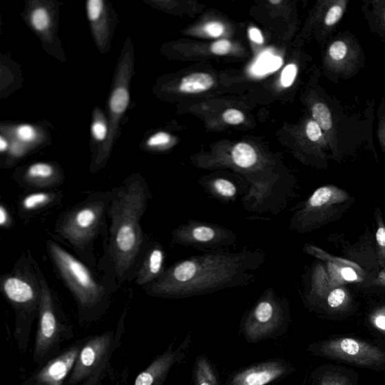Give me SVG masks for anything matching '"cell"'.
Returning a JSON list of instances; mask_svg holds the SVG:
<instances>
[{
  "mask_svg": "<svg viewBox=\"0 0 385 385\" xmlns=\"http://www.w3.org/2000/svg\"><path fill=\"white\" fill-rule=\"evenodd\" d=\"M146 187L134 181L122 187L110 206L112 253L119 278L130 269L139 253L144 236L140 221L148 201Z\"/></svg>",
  "mask_w": 385,
  "mask_h": 385,
  "instance_id": "7a4b0ae2",
  "label": "cell"
},
{
  "mask_svg": "<svg viewBox=\"0 0 385 385\" xmlns=\"http://www.w3.org/2000/svg\"><path fill=\"white\" fill-rule=\"evenodd\" d=\"M49 253L67 286L83 308L96 307L103 299L104 290L77 258L53 241L48 242Z\"/></svg>",
  "mask_w": 385,
  "mask_h": 385,
  "instance_id": "52a82bcc",
  "label": "cell"
},
{
  "mask_svg": "<svg viewBox=\"0 0 385 385\" xmlns=\"http://www.w3.org/2000/svg\"><path fill=\"white\" fill-rule=\"evenodd\" d=\"M331 290L328 272L322 264H317L313 271L310 290L306 295V302L315 306L324 301Z\"/></svg>",
  "mask_w": 385,
  "mask_h": 385,
  "instance_id": "9a60e30c",
  "label": "cell"
},
{
  "mask_svg": "<svg viewBox=\"0 0 385 385\" xmlns=\"http://www.w3.org/2000/svg\"><path fill=\"white\" fill-rule=\"evenodd\" d=\"M170 141L169 134L166 132H158L148 141V145L150 147L161 146L168 144Z\"/></svg>",
  "mask_w": 385,
  "mask_h": 385,
  "instance_id": "8d00e7d4",
  "label": "cell"
},
{
  "mask_svg": "<svg viewBox=\"0 0 385 385\" xmlns=\"http://www.w3.org/2000/svg\"><path fill=\"white\" fill-rule=\"evenodd\" d=\"M103 10V3L101 0H89L88 3V14L89 19L97 21Z\"/></svg>",
  "mask_w": 385,
  "mask_h": 385,
  "instance_id": "d6a6232c",
  "label": "cell"
},
{
  "mask_svg": "<svg viewBox=\"0 0 385 385\" xmlns=\"http://www.w3.org/2000/svg\"><path fill=\"white\" fill-rule=\"evenodd\" d=\"M92 132L97 139L102 141L106 137L107 128L102 122H95L92 126Z\"/></svg>",
  "mask_w": 385,
  "mask_h": 385,
  "instance_id": "60d3db41",
  "label": "cell"
},
{
  "mask_svg": "<svg viewBox=\"0 0 385 385\" xmlns=\"http://www.w3.org/2000/svg\"><path fill=\"white\" fill-rule=\"evenodd\" d=\"M53 195L45 192H34L25 197L21 203V207L25 211H33L43 207L52 200Z\"/></svg>",
  "mask_w": 385,
  "mask_h": 385,
  "instance_id": "4316f807",
  "label": "cell"
},
{
  "mask_svg": "<svg viewBox=\"0 0 385 385\" xmlns=\"http://www.w3.org/2000/svg\"><path fill=\"white\" fill-rule=\"evenodd\" d=\"M382 17H383V21H384V23H385V10H384V12H383Z\"/></svg>",
  "mask_w": 385,
  "mask_h": 385,
  "instance_id": "c3c4849f",
  "label": "cell"
},
{
  "mask_svg": "<svg viewBox=\"0 0 385 385\" xmlns=\"http://www.w3.org/2000/svg\"><path fill=\"white\" fill-rule=\"evenodd\" d=\"M371 322L376 329L385 333V306L376 309L371 316Z\"/></svg>",
  "mask_w": 385,
  "mask_h": 385,
  "instance_id": "836d02e7",
  "label": "cell"
},
{
  "mask_svg": "<svg viewBox=\"0 0 385 385\" xmlns=\"http://www.w3.org/2000/svg\"><path fill=\"white\" fill-rule=\"evenodd\" d=\"M191 346L190 333L177 348H175V342H171L164 353L156 357L146 369L137 375L132 385H164L172 368L185 362Z\"/></svg>",
  "mask_w": 385,
  "mask_h": 385,
  "instance_id": "4fadbf2b",
  "label": "cell"
},
{
  "mask_svg": "<svg viewBox=\"0 0 385 385\" xmlns=\"http://www.w3.org/2000/svg\"><path fill=\"white\" fill-rule=\"evenodd\" d=\"M87 338L75 342L61 355L38 366L21 385H66Z\"/></svg>",
  "mask_w": 385,
  "mask_h": 385,
  "instance_id": "7c38bea8",
  "label": "cell"
},
{
  "mask_svg": "<svg viewBox=\"0 0 385 385\" xmlns=\"http://www.w3.org/2000/svg\"><path fill=\"white\" fill-rule=\"evenodd\" d=\"M55 170L51 165L38 163L29 167L27 178L36 186H44L51 182L55 177Z\"/></svg>",
  "mask_w": 385,
  "mask_h": 385,
  "instance_id": "603a6c76",
  "label": "cell"
},
{
  "mask_svg": "<svg viewBox=\"0 0 385 385\" xmlns=\"http://www.w3.org/2000/svg\"><path fill=\"white\" fill-rule=\"evenodd\" d=\"M374 284L385 287V270L379 273L377 277L375 279Z\"/></svg>",
  "mask_w": 385,
  "mask_h": 385,
  "instance_id": "ee69618b",
  "label": "cell"
},
{
  "mask_svg": "<svg viewBox=\"0 0 385 385\" xmlns=\"http://www.w3.org/2000/svg\"><path fill=\"white\" fill-rule=\"evenodd\" d=\"M194 385H222L215 366L205 355H198L192 366Z\"/></svg>",
  "mask_w": 385,
  "mask_h": 385,
  "instance_id": "e0dca14e",
  "label": "cell"
},
{
  "mask_svg": "<svg viewBox=\"0 0 385 385\" xmlns=\"http://www.w3.org/2000/svg\"><path fill=\"white\" fill-rule=\"evenodd\" d=\"M18 136L21 140L29 142L35 139L36 132L29 125H23L19 128Z\"/></svg>",
  "mask_w": 385,
  "mask_h": 385,
  "instance_id": "f35d334b",
  "label": "cell"
},
{
  "mask_svg": "<svg viewBox=\"0 0 385 385\" xmlns=\"http://www.w3.org/2000/svg\"><path fill=\"white\" fill-rule=\"evenodd\" d=\"M165 254L161 246H156L148 253L138 273L137 284L139 286L154 282L164 273Z\"/></svg>",
  "mask_w": 385,
  "mask_h": 385,
  "instance_id": "5bb4252c",
  "label": "cell"
},
{
  "mask_svg": "<svg viewBox=\"0 0 385 385\" xmlns=\"http://www.w3.org/2000/svg\"><path fill=\"white\" fill-rule=\"evenodd\" d=\"M172 241L175 245L208 250L210 253L235 246L238 237L223 226L191 220L173 230Z\"/></svg>",
  "mask_w": 385,
  "mask_h": 385,
  "instance_id": "9c48e42d",
  "label": "cell"
},
{
  "mask_svg": "<svg viewBox=\"0 0 385 385\" xmlns=\"http://www.w3.org/2000/svg\"><path fill=\"white\" fill-rule=\"evenodd\" d=\"M324 301L331 310H342L349 304V293L346 288H336L328 293Z\"/></svg>",
  "mask_w": 385,
  "mask_h": 385,
  "instance_id": "d4e9b609",
  "label": "cell"
},
{
  "mask_svg": "<svg viewBox=\"0 0 385 385\" xmlns=\"http://www.w3.org/2000/svg\"><path fill=\"white\" fill-rule=\"evenodd\" d=\"M290 322L288 300L270 288L242 317L240 333L246 342L257 344L282 337L288 332Z\"/></svg>",
  "mask_w": 385,
  "mask_h": 385,
  "instance_id": "277c9868",
  "label": "cell"
},
{
  "mask_svg": "<svg viewBox=\"0 0 385 385\" xmlns=\"http://www.w3.org/2000/svg\"><path fill=\"white\" fill-rule=\"evenodd\" d=\"M103 213L101 204H88L75 209L61 223L60 233L74 246L87 244L95 237Z\"/></svg>",
  "mask_w": 385,
  "mask_h": 385,
  "instance_id": "30bf717a",
  "label": "cell"
},
{
  "mask_svg": "<svg viewBox=\"0 0 385 385\" xmlns=\"http://www.w3.org/2000/svg\"><path fill=\"white\" fill-rule=\"evenodd\" d=\"M354 201L355 198L347 191L337 186L319 188L291 216L289 229L300 234L319 230L329 223L338 221Z\"/></svg>",
  "mask_w": 385,
  "mask_h": 385,
  "instance_id": "5b68a950",
  "label": "cell"
},
{
  "mask_svg": "<svg viewBox=\"0 0 385 385\" xmlns=\"http://www.w3.org/2000/svg\"><path fill=\"white\" fill-rule=\"evenodd\" d=\"M296 368L286 359L273 358L242 367L222 385H271L286 379Z\"/></svg>",
  "mask_w": 385,
  "mask_h": 385,
  "instance_id": "8fae6325",
  "label": "cell"
},
{
  "mask_svg": "<svg viewBox=\"0 0 385 385\" xmlns=\"http://www.w3.org/2000/svg\"><path fill=\"white\" fill-rule=\"evenodd\" d=\"M32 23L37 30L46 29L49 24V16L43 8H39L32 14Z\"/></svg>",
  "mask_w": 385,
  "mask_h": 385,
  "instance_id": "4dcf8cb0",
  "label": "cell"
},
{
  "mask_svg": "<svg viewBox=\"0 0 385 385\" xmlns=\"http://www.w3.org/2000/svg\"><path fill=\"white\" fill-rule=\"evenodd\" d=\"M249 37L250 39L257 44H262L264 43L262 33L256 28H252L249 30Z\"/></svg>",
  "mask_w": 385,
  "mask_h": 385,
  "instance_id": "b9f144b4",
  "label": "cell"
},
{
  "mask_svg": "<svg viewBox=\"0 0 385 385\" xmlns=\"http://www.w3.org/2000/svg\"><path fill=\"white\" fill-rule=\"evenodd\" d=\"M282 65L281 57L274 56L270 51H266L257 58L250 68V73L255 77H263L268 73L278 70Z\"/></svg>",
  "mask_w": 385,
  "mask_h": 385,
  "instance_id": "7402d4cb",
  "label": "cell"
},
{
  "mask_svg": "<svg viewBox=\"0 0 385 385\" xmlns=\"http://www.w3.org/2000/svg\"><path fill=\"white\" fill-rule=\"evenodd\" d=\"M223 119L225 122L230 124H239L244 121L245 115L237 110H228L223 115Z\"/></svg>",
  "mask_w": 385,
  "mask_h": 385,
  "instance_id": "d590c367",
  "label": "cell"
},
{
  "mask_svg": "<svg viewBox=\"0 0 385 385\" xmlns=\"http://www.w3.org/2000/svg\"><path fill=\"white\" fill-rule=\"evenodd\" d=\"M315 356L337 359L342 362L366 368L385 365V351L356 338L340 337L313 343L308 347Z\"/></svg>",
  "mask_w": 385,
  "mask_h": 385,
  "instance_id": "ba28073f",
  "label": "cell"
},
{
  "mask_svg": "<svg viewBox=\"0 0 385 385\" xmlns=\"http://www.w3.org/2000/svg\"><path fill=\"white\" fill-rule=\"evenodd\" d=\"M8 221H10V215H8L6 208L3 206H1V207H0V225H1L2 227H6Z\"/></svg>",
  "mask_w": 385,
  "mask_h": 385,
  "instance_id": "7bdbcfd3",
  "label": "cell"
},
{
  "mask_svg": "<svg viewBox=\"0 0 385 385\" xmlns=\"http://www.w3.org/2000/svg\"><path fill=\"white\" fill-rule=\"evenodd\" d=\"M214 86V79L206 73H194L184 78L179 89L183 93L197 94L210 89Z\"/></svg>",
  "mask_w": 385,
  "mask_h": 385,
  "instance_id": "ffe728a7",
  "label": "cell"
},
{
  "mask_svg": "<svg viewBox=\"0 0 385 385\" xmlns=\"http://www.w3.org/2000/svg\"><path fill=\"white\" fill-rule=\"evenodd\" d=\"M39 289V323L32 354V361L37 366L61 355L63 343L74 337L72 326L57 312L46 282H40Z\"/></svg>",
  "mask_w": 385,
  "mask_h": 385,
  "instance_id": "8992f818",
  "label": "cell"
},
{
  "mask_svg": "<svg viewBox=\"0 0 385 385\" xmlns=\"http://www.w3.org/2000/svg\"><path fill=\"white\" fill-rule=\"evenodd\" d=\"M337 367L326 365L317 368L311 375L310 385H353L348 371Z\"/></svg>",
  "mask_w": 385,
  "mask_h": 385,
  "instance_id": "ac0fdd59",
  "label": "cell"
},
{
  "mask_svg": "<svg viewBox=\"0 0 385 385\" xmlns=\"http://www.w3.org/2000/svg\"><path fill=\"white\" fill-rule=\"evenodd\" d=\"M130 96L126 89L120 88L116 89L112 95L110 107L115 114H121L127 110Z\"/></svg>",
  "mask_w": 385,
  "mask_h": 385,
  "instance_id": "f546056e",
  "label": "cell"
},
{
  "mask_svg": "<svg viewBox=\"0 0 385 385\" xmlns=\"http://www.w3.org/2000/svg\"><path fill=\"white\" fill-rule=\"evenodd\" d=\"M232 160L237 168L244 169L256 164L258 161V156L252 146L241 142L233 148Z\"/></svg>",
  "mask_w": 385,
  "mask_h": 385,
  "instance_id": "44dd1931",
  "label": "cell"
},
{
  "mask_svg": "<svg viewBox=\"0 0 385 385\" xmlns=\"http://www.w3.org/2000/svg\"><path fill=\"white\" fill-rule=\"evenodd\" d=\"M375 219L377 224L375 239L376 245H377L379 264L385 270V223L379 208L375 209Z\"/></svg>",
  "mask_w": 385,
  "mask_h": 385,
  "instance_id": "484cf974",
  "label": "cell"
},
{
  "mask_svg": "<svg viewBox=\"0 0 385 385\" xmlns=\"http://www.w3.org/2000/svg\"><path fill=\"white\" fill-rule=\"evenodd\" d=\"M231 50V43L228 40H220L216 41L211 48L213 53L217 55H224L230 52Z\"/></svg>",
  "mask_w": 385,
  "mask_h": 385,
  "instance_id": "74e56055",
  "label": "cell"
},
{
  "mask_svg": "<svg viewBox=\"0 0 385 385\" xmlns=\"http://www.w3.org/2000/svg\"><path fill=\"white\" fill-rule=\"evenodd\" d=\"M331 290L350 282H361L364 280V272L354 268L326 263Z\"/></svg>",
  "mask_w": 385,
  "mask_h": 385,
  "instance_id": "d6986e66",
  "label": "cell"
},
{
  "mask_svg": "<svg viewBox=\"0 0 385 385\" xmlns=\"http://www.w3.org/2000/svg\"><path fill=\"white\" fill-rule=\"evenodd\" d=\"M202 188L207 194L224 203L234 202L241 192L246 195V192L241 190L235 183L224 178H217L204 183Z\"/></svg>",
  "mask_w": 385,
  "mask_h": 385,
  "instance_id": "2e32d148",
  "label": "cell"
},
{
  "mask_svg": "<svg viewBox=\"0 0 385 385\" xmlns=\"http://www.w3.org/2000/svg\"><path fill=\"white\" fill-rule=\"evenodd\" d=\"M379 133L382 146L385 150V122H382L380 125V130H379Z\"/></svg>",
  "mask_w": 385,
  "mask_h": 385,
  "instance_id": "f6af8a7d",
  "label": "cell"
},
{
  "mask_svg": "<svg viewBox=\"0 0 385 385\" xmlns=\"http://www.w3.org/2000/svg\"><path fill=\"white\" fill-rule=\"evenodd\" d=\"M261 250L238 253L216 250L175 263L150 284V294L166 299H186L226 289L246 287L265 262Z\"/></svg>",
  "mask_w": 385,
  "mask_h": 385,
  "instance_id": "6da1fadb",
  "label": "cell"
},
{
  "mask_svg": "<svg viewBox=\"0 0 385 385\" xmlns=\"http://www.w3.org/2000/svg\"><path fill=\"white\" fill-rule=\"evenodd\" d=\"M306 135L313 141H319L323 137L322 130L315 121H309L306 125Z\"/></svg>",
  "mask_w": 385,
  "mask_h": 385,
  "instance_id": "e575fe53",
  "label": "cell"
},
{
  "mask_svg": "<svg viewBox=\"0 0 385 385\" xmlns=\"http://www.w3.org/2000/svg\"><path fill=\"white\" fill-rule=\"evenodd\" d=\"M297 74V67L295 64H289L284 68L281 75L282 86L288 88L294 83Z\"/></svg>",
  "mask_w": 385,
  "mask_h": 385,
  "instance_id": "1f68e13d",
  "label": "cell"
},
{
  "mask_svg": "<svg viewBox=\"0 0 385 385\" xmlns=\"http://www.w3.org/2000/svg\"><path fill=\"white\" fill-rule=\"evenodd\" d=\"M270 3L272 4H279L282 3V1L281 0H270Z\"/></svg>",
  "mask_w": 385,
  "mask_h": 385,
  "instance_id": "7dc6e473",
  "label": "cell"
},
{
  "mask_svg": "<svg viewBox=\"0 0 385 385\" xmlns=\"http://www.w3.org/2000/svg\"><path fill=\"white\" fill-rule=\"evenodd\" d=\"M304 252L313 257L321 259L325 263H330L339 266H348L354 268V269L364 272L362 268L357 264L355 262L348 261V259L340 258L338 257L333 256L319 247L313 245L307 244L304 248Z\"/></svg>",
  "mask_w": 385,
  "mask_h": 385,
  "instance_id": "cb8c5ba5",
  "label": "cell"
},
{
  "mask_svg": "<svg viewBox=\"0 0 385 385\" xmlns=\"http://www.w3.org/2000/svg\"><path fill=\"white\" fill-rule=\"evenodd\" d=\"M328 55L335 65L343 64L350 55V47L345 41H335L329 48Z\"/></svg>",
  "mask_w": 385,
  "mask_h": 385,
  "instance_id": "f1b7e54d",
  "label": "cell"
},
{
  "mask_svg": "<svg viewBox=\"0 0 385 385\" xmlns=\"http://www.w3.org/2000/svg\"><path fill=\"white\" fill-rule=\"evenodd\" d=\"M224 26L219 22H210L206 24L204 30L208 34L213 37H220L224 32Z\"/></svg>",
  "mask_w": 385,
  "mask_h": 385,
  "instance_id": "ab89813d",
  "label": "cell"
},
{
  "mask_svg": "<svg viewBox=\"0 0 385 385\" xmlns=\"http://www.w3.org/2000/svg\"><path fill=\"white\" fill-rule=\"evenodd\" d=\"M124 320L116 330L107 331L87 338L66 385H103L110 375H115L111 358L121 346Z\"/></svg>",
  "mask_w": 385,
  "mask_h": 385,
  "instance_id": "3957f363",
  "label": "cell"
},
{
  "mask_svg": "<svg viewBox=\"0 0 385 385\" xmlns=\"http://www.w3.org/2000/svg\"><path fill=\"white\" fill-rule=\"evenodd\" d=\"M314 121L319 125L324 131H329L333 126L332 115L328 106L322 103H317L313 108Z\"/></svg>",
  "mask_w": 385,
  "mask_h": 385,
  "instance_id": "83f0119b",
  "label": "cell"
},
{
  "mask_svg": "<svg viewBox=\"0 0 385 385\" xmlns=\"http://www.w3.org/2000/svg\"><path fill=\"white\" fill-rule=\"evenodd\" d=\"M7 141L3 137L0 138V150H1V152H5V150L7 148Z\"/></svg>",
  "mask_w": 385,
  "mask_h": 385,
  "instance_id": "bcb514c9",
  "label": "cell"
}]
</instances>
